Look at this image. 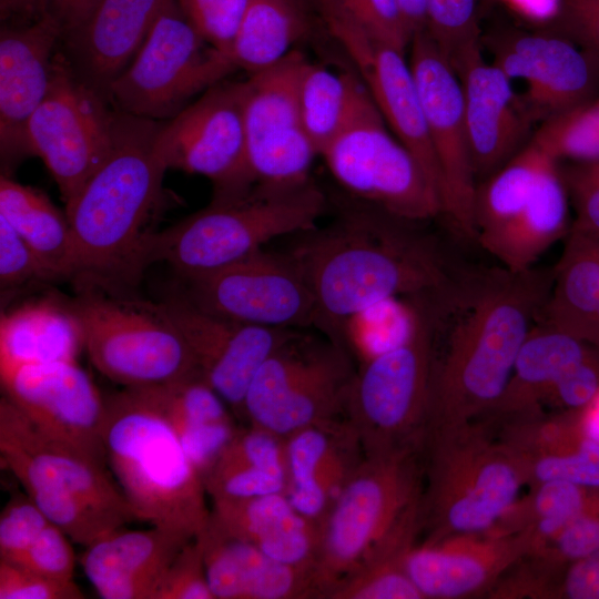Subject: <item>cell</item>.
Returning <instances> with one entry per match:
<instances>
[{"label":"cell","mask_w":599,"mask_h":599,"mask_svg":"<svg viewBox=\"0 0 599 599\" xmlns=\"http://www.w3.org/2000/svg\"><path fill=\"white\" fill-rule=\"evenodd\" d=\"M554 268L463 271L437 300L425 433L478 420L501 397L548 300Z\"/></svg>","instance_id":"6da1fadb"},{"label":"cell","mask_w":599,"mask_h":599,"mask_svg":"<svg viewBox=\"0 0 599 599\" xmlns=\"http://www.w3.org/2000/svg\"><path fill=\"white\" fill-rule=\"evenodd\" d=\"M375 207L349 210L331 225L298 234L287 253L304 273L317 328L343 345L346 324L385 301L434 294L460 274L437 242Z\"/></svg>","instance_id":"7a4b0ae2"},{"label":"cell","mask_w":599,"mask_h":599,"mask_svg":"<svg viewBox=\"0 0 599 599\" xmlns=\"http://www.w3.org/2000/svg\"><path fill=\"white\" fill-rule=\"evenodd\" d=\"M162 121L116 111L112 148L65 203L82 281L130 283L142 268L146 229L167 170L155 151Z\"/></svg>","instance_id":"3957f363"},{"label":"cell","mask_w":599,"mask_h":599,"mask_svg":"<svg viewBox=\"0 0 599 599\" xmlns=\"http://www.w3.org/2000/svg\"><path fill=\"white\" fill-rule=\"evenodd\" d=\"M106 461L139 520L196 538L207 526L203 479L145 387L104 398Z\"/></svg>","instance_id":"277c9868"},{"label":"cell","mask_w":599,"mask_h":599,"mask_svg":"<svg viewBox=\"0 0 599 599\" xmlns=\"http://www.w3.org/2000/svg\"><path fill=\"white\" fill-rule=\"evenodd\" d=\"M327 210L325 193L311 179L295 184L256 183L245 194L211 203L151 232L143 243L142 271L155 262L192 280L235 263L277 237L317 227Z\"/></svg>","instance_id":"5b68a950"},{"label":"cell","mask_w":599,"mask_h":599,"mask_svg":"<svg viewBox=\"0 0 599 599\" xmlns=\"http://www.w3.org/2000/svg\"><path fill=\"white\" fill-rule=\"evenodd\" d=\"M423 461L424 544L489 531L526 485L517 455L481 420L427 432Z\"/></svg>","instance_id":"8992f818"},{"label":"cell","mask_w":599,"mask_h":599,"mask_svg":"<svg viewBox=\"0 0 599 599\" xmlns=\"http://www.w3.org/2000/svg\"><path fill=\"white\" fill-rule=\"evenodd\" d=\"M409 335L364 362L349 385L345 416L365 456L423 445L436 351L437 295L413 296Z\"/></svg>","instance_id":"52a82bcc"},{"label":"cell","mask_w":599,"mask_h":599,"mask_svg":"<svg viewBox=\"0 0 599 599\" xmlns=\"http://www.w3.org/2000/svg\"><path fill=\"white\" fill-rule=\"evenodd\" d=\"M82 282L71 306L80 322L83 347L102 375L124 387L201 376L162 301L121 296L106 284Z\"/></svg>","instance_id":"ba28073f"},{"label":"cell","mask_w":599,"mask_h":599,"mask_svg":"<svg viewBox=\"0 0 599 599\" xmlns=\"http://www.w3.org/2000/svg\"><path fill=\"white\" fill-rule=\"evenodd\" d=\"M423 481V445L364 456L321 524L315 576L322 599L420 498Z\"/></svg>","instance_id":"9c48e42d"},{"label":"cell","mask_w":599,"mask_h":599,"mask_svg":"<svg viewBox=\"0 0 599 599\" xmlns=\"http://www.w3.org/2000/svg\"><path fill=\"white\" fill-rule=\"evenodd\" d=\"M385 123L363 84L344 126L319 155L334 179L372 207L416 223L440 215L437 191Z\"/></svg>","instance_id":"30bf717a"},{"label":"cell","mask_w":599,"mask_h":599,"mask_svg":"<svg viewBox=\"0 0 599 599\" xmlns=\"http://www.w3.org/2000/svg\"><path fill=\"white\" fill-rule=\"evenodd\" d=\"M355 370L344 346L295 333L263 363L252 379L243 417L278 436L345 417Z\"/></svg>","instance_id":"8fae6325"},{"label":"cell","mask_w":599,"mask_h":599,"mask_svg":"<svg viewBox=\"0 0 599 599\" xmlns=\"http://www.w3.org/2000/svg\"><path fill=\"white\" fill-rule=\"evenodd\" d=\"M234 72L226 55L212 48L169 0L142 48L111 83L106 100L119 112L170 120L195 94Z\"/></svg>","instance_id":"7c38bea8"},{"label":"cell","mask_w":599,"mask_h":599,"mask_svg":"<svg viewBox=\"0 0 599 599\" xmlns=\"http://www.w3.org/2000/svg\"><path fill=\"white\" fill-rule=\"evenodd\" d=\"M83 83L60 51L50 90L26 129V153L40 158L67 203L109 154L116 111Z\"/></svg>","instance_id":"4fadbf2b"},{"label":"cell","mask_w":599,"mask_h":599,"mask_svg":"<svg viewBox=\"0 0 599 599\" xmlns=\"http://www.w3.org/2000/svg\"><path fill=\"white\" fill-rule=\"evenodd\" d=\"M155 151L167 170L211 180L215 200L250 191L255 182L247 161L243 81H221L175 116L162 121Z\"/></svg>","instance_id":"5bb4252c"},{"label":"cell","mask_w":599,"mask_h":599,"mask_svg":"<svg viewBox=\"0 0 599 599\" xmlns=\"http://www.w3.org/2000/svg\"><path fill=\"white\" fill-rule=\"evenodd\" d=\"M409 45L408 62L439 169L440 215L458 237L476 243L477 181L459 79L426 30L416 32Z\"/></svg>","instance_id":"9a60e30c"},{"label":"cell","mask_w":599,"mask_h":599,"mask_svg":"<svg viewBox=\"0 0 599 599\" xmlns=\"http://www.w3.org/2000/svg\"><path fill=\"white\" fill-rule=\"evenodd\" d=\"M186 282L195 305L224 318L287 329L317 325L313 292L288 253L262 248Z\"/></svg>","instance_id":"2e32d148"},{"label":"cell","mask_w":599,"mask_h":599,"mask_svg":"<svg viewBox=\"0 0 599 599\" xmlns=\"http://www.w3.org/2000/svg\"><path fill=\"white\" fill-rule=\"evenodd\" d=\"M298 50L243 81L247 161L261 184L307 181L318 155L301 119L298 88L307 63Z\"/></svg>","instance_id":"e0dca14e"},{"label":"cell","mask_w":599,"mask_h":599,"mask_svg":"<svg viewBox=\"0 0 599 599\" xmlns=\"http://www.w3.org/2000/svg\"><path fill=\"white\" fill-rule=\"evenodd\" d=\"M510 80H522L524 104L535 122L599 97V60L558 32L504 30L486 39Z\"/></svg>","instance_id":"ac0fdd59"},{"label":"cell","mask_w":599,"mask_h":599,"mask_svg":"<svg viewBox=\"0 0 599 599\" xmlns=\"http://www.w3.org/2000/svg\"><path fill=\"white\" fill-rule=\"evenodd\" d=\"M4 396L42 433L104 463V398L75 361L0 372Z\"/></svg>","instance_id":"d6986e66"},{"label":"cell","mask_w":599,"mask_h":599,"mask_svg":"<svg viewBox=\"0 0 599 599\" xmlns=\"http://www.w3.org/2000/svg\"><path fill=\"white\" fill-rule=\"evenodd\" d=\"M162 302L189 346L202 378L243 417L252 379L296 329L224 318L200 308L185 293L167 295Z\"/></svg>","instance_id":"ffe728a7"},{"label":"cell","mask_w":599,"mask_h":599,"mask_svg":"<svg viewBox=\"0 0 599 599\" xmlns=\"http://www.w3.org/2000/svg\"><path fill=\"white\" fill-rule=\"evenodd\" d=\"M0 455L24 488H55L139 519L106 463L45 435L6 396L0 400Z\"/></svg>","instance_id":"44dd1931"},{"label":"cell","mask_w":599,"mask_h":599,"mask_svg":"<svg viewBox=\"0 0 599 599\" xmlns=\"http://www.w3.org/2000/svg\"><path fill=\"white\" fill-rule=\"evenodd\" d=\"M463 92L474 174L484 182L528 142L532 120L512 80L487 61L481 41L464 48L451 61Z\"/></svg>","instance_id":"7402d4cb"},{"label":"cell","mask_w":599,"mask_h":599,"mask_svg":"<svg viewBox=\"0 0 599 599\" xmlns=\"http://www.w3.org/2000/svg\"><path fill=\"white\" fill-rule=\"evenodd\" d=\"M325 23L352 59L385 122L418 162L440 199L438 163L405 53L375 41L347 22L326 19Z\"/></svg>","instance_id":"603a6c76"},{"label":"cell","mask_w":599,"mask_h":599,"mask_svg":"<svg viewBox=\"0 0 599 599\" xmlns=\"http://www.w3.org/2000/svg\"><path fill=\"white\" fill-rule=\"evenodd\" d=\"M534 548L531 536L456 535L417 544L406 570L424 599H463L489 592L500 577Z\"/></svg>","instance_id":"cb8c5ba5"},{"label":"cell","mask_w":599,"mask_h":599,"mask_svg":"<svg viewBox=\"0 0 599 599\" xmlns=\"http://www.w3.org/2000/svg\"><path fill=\"white\" fill-rule=\"evenodd\" d=\"M61 38L60 24L47 13L1 27L0 149L6 165L27 155V124L50 90Z\"/></svg>","instance_id":"d4e9b609"},{"label":"cell","mask_w":599,"mask_h":599,"mask_svg":"<svg viewBox=\"0 0 599 599\" xmlns=\"http://www.w3.org/2000/svg\"><path fill=\"white\" fill-rule=\"evenodd\" d=\"M169 0H102L63 34L60 51L73 73L104 98L135 58ZM106 99V98H105Z\"/></svg>","instance_id":"484cf974"},{"label":"cell","mask_w":599,"mask_h":599,"mask_svg":"<svg viewBox=\"0 0 599 599\" xmlns=\"http://www.w3.org/2000/svg\"><path fill=\"white\" fill-rule=\"evenodd\" d=\"M286 456V496L302 516L321 526L365 455L357 433L342 417L290 435Z\"/></svg>","instance_id":"4316f807"},{"label":"cell","mask_w":599,"mask_h":599,"mask_svg":"<svg viewBox=\"0 0 599 599\" xmlns=\"http://www.w3.org/2000/svg\"><path fill=\"white\" fill-rule=\"evenodd\" d=\"M197 538L215 599H321L314 567L276 561L210 519Z\"/></svg>","instance_id":"83f0119b"},{"label":"cell","mask_w":599,"mask_h":599,"mask_svg":"<svg viewBox=\"0 0 599 599\" xmlns=\"http://www.w3.org/2000/svg\"><path fill=\"white\" fill-rule=\"evenodd\" d=\"M194 538L169 528L113 531L87 547L84 573L104 599H154L169 566Z\"/></svg>","instance_id":"f1b7e54d"},{"label":"cell","mask_w":599,"mask_h":599,"mask_svg":"<svg viewBox=\"0 0 599 599\" xmlns=\"http://www.w3.org/2000/svg\"><path fill=\"white\" fill-rule=\"evenodd\" d=\"M210 520L276 561L315 568L321 526L302 516L286 494L214 500Z\"/></svg>","instance_id":"f546056e"},{"label":"cell","mask_w":599,"mask_h":599,"mask_svg":"<svg viewBox=\"0 0 599 599\" xmlns=\"http://www.w3.org/2000/svg\"><path fill=\"white\" fill-rule=\"evenodd\" d=\"M598 349L544 321L535 324L518 353L501 397L478 420L496 427L507 420L542 410L555 385Z\"/></svg>","instance_id":"4dcf8cb0"},{"label":"cell","mask_w":599,"mask_h":599,"mask_svg":"<svg viewBox=\"0 0 599 599\" xmlns=\"http://www.w3.org/2000/svg\"><path fill=\"white\" fill-rule=\"evenodd\" d=\"M569 202L559 163L554 161L524 207L478 244L510 272L530 270L542 253L570 233Z\"/></svg>","instance_id":"1f68e13d"},{"label":"cell","mask_w":599,"mask_h":599,"mask_svg":"<svg viewBox=\"0 0 599 599\" xmlns=\"http://www.w3.org/2000/svg\"><path fill=\"white\" fill-rule=\"evenodd\" d=\"M83 347L71 305L52 300L22 304L0 318V372L27 364L75 361Z\"/></svg>","instance_id":"d6a6232c"},{"label":"cell","mask_w":599,"mask_h":599,"mask_svg":"<svg viewBox=\"0 0 599 599\" xmlns=\"http://www.w3.org/2000/svg\"><path fill=\"white\" fill-rule=\"evenodd\" d=\"M552 268L541 321L599 347V237L570 232Z\"/></svg>","instance_id":"836d02e7"},{"label":"cell","mask_w":599,"mask_h":599,"mask_svg":"<svg viewBox=\"0 0 599 599\" xmlns=\"http://www.w3.org/2000/svg\"><path fill=\"white\" fill-rule=\"evenodd\" d=\"M0 216L32 248L55 280L78 276L69 221L45 195L2 174Z\"/></svg>","instance_id":"e575fe53"},{"label":"cell","mask_w":599,"mask_h":599,"mask_svg":"<svg viewBox=\"0 0 599 599\" xmlns=\"http://www.w3.org/2000/svg\"><path fill=\"white\" fill-rule=\"evenodd\" d=\"M420 534L419 498L327 599H424L406 570L408 555Z\"/></svg>","instance_id":"d590c367"},{"label":"cell","mask_w":599,"mask_h":599,"mask_svg":"<svg viewBox=\"0 0 599 599\" xmlns=\"http://www.w3.org/2000/svg\"><path fill=\"white\" fill-rule=\"evenodd\" d=\"M306 30L301 0H251L235 39L224 54L234 71L256 73L293 51Z\"/></svg>","instance_id":"8d00e7d4"},{"label":"cell","mask_w":599,"mask_h":599,"mask_svg":"<svg viewBox=\"0 0 599 599\" xmlns=\"http://www.w3.org/2000/svg\"><path fill=\"white\" fill-rule=\"evenodd\" d=\"M598 497L599 488L562 480L545 481L517 498L485 534L502 536L526 531L532 538L534 551L545 547Z\"/></svg>","instance_id":"74e56055"},{"label":"cell","mask_w":599,"mask_h":599,"mask_svg":"<svg viewBox=\"0 0 599 599\" xmlns=\"http://www.w3.org/2000/svg\"><path fill=\"white\" fill-rule=\"evenodd\" d=\"M554 160L529 142L502 167L477 186L474 209L476 243L506 225L528 202Z\"/></svg>","instance_id":"f35d334b"},{"label":"cell","mask_w":599,"mask_h":599,"mask_svg":"<svg viewBox=\"0 0 599 599\" xmlns=\"http://www.w3.org/2000/svg\"><path fill=\"white\" fill-rule=\"evenodd\" d=\"M363 81L357 72L336 73L309 61L298 88L303 126L318 155L347 121Z\"/></svg>","instance_id":"ab89813d"},{"label":"cell","mask_w":599,"mask_h":599,"mask_svg":"<svg viewBox=\"0 0 599 599\" xmlns=\"http://www.w3.org/2000/svg\"><path fill=\"white\" fill-rule=\"evenodd\" d=\"M24 489L50 522L72 541L85 547L133 520L124 514L103 508L68 491L45 486Z\"/></svg>","instance_id":"60d3db41"},{"label":"cell","mask_w":599,"mask_h":599,"mask_svg":"<svg viewBox=\"0 0 599 599\" xmlns=\"http://www.w3.org/2000/svg\"><path fill=\"white\" fill-rule=\"evenodd\" d=\"M530 141L557 162L599 160V97L545 120Z\"/></svg>","instance_id":"b9f144b4"},{"label":"cell","mask_w":599,"mask_h":599,"mask_svg":"<svg viewBox=\"0 0 599 599\" xmlns=\"http://www.w3.org/2000/svg\"><path fill=\"white\" fill-rule=\"evenodd\" d=\"M324 19L347 22L385 45L405 53L413 34L397 0H318Z\"/></svg>","instance_id":"7bdbcfd3"},{"label":"cell","mask_w":599,"mask_h":599,"mask_svg":"<svg viewBox=\"0 0 599 599\" xmlns=\"http://www.w3.org/2000/svg\"><path fill=\"white\" fill-rule=\"evenodd\" d=\"M518 458L529 487L545 481L562 480L599 488V444L587 438L575 445Z\"/></svg>","instance_id":"ee69618b"},{"label":"cell","mask_w":599,"mask_h":599,"mask_svg":"<svg viewBox=\"0 0 599 599\" xmlns=\"http://www.w3.org/2000/svg\"><path fill=\"white\" fill-rule=\"evenodd\" d=\"M426 32L449 63L466 47L480 42L478 0H425Z\"/></svg>","instance_id":"f6af8a7d"},{"label":"cell","mask_w":599,"mask_h":599,"mask_svg":"<svg viewBox=\"0 0 599 599\" xmlns=\"http://www.w3.org/2000/svg\"><path fill=\"white\" fill-rule=\"evenodd\" d=\"M251 0H176L194 30L225 53L232 45Z\"/></svg>","instance_id":"bcb514c9"},{"label":"cell","mask_w":599,"mask_h":599,"mask_svg":"<svg viewBox=\"0 0 599 599\" xmlns=\"http://www.w3.org/2000/svg\"><path fill=\"white\" fill-rule=\"evenodd\" d=\"M206 494L214 500H241L258 496L286 494L287 483L262 469L217 460L203 477Z\"/></svg>","instance_id":"7dc6e473"},{"label":"cell","mask_w":599,"mask_h":599,"mask_svg":"<svg viewBox=\"0 0 599 599\" xmlns=\"http://www.w3.org/2000/svg\"><path fill=\"white\" fill-rule=\"evenodd\" d=\"M217 460L252 466L287 483L286 438L256 426L237 427Z\"/></svg>","instance_id":"c3c4849f"},{"label":"cell","mask_w":599,"mask_h":599,"mask_svg":"<svg viewBox=\"0 0 599 599\" xmlns=\"http://www.w3.org/2000/svg\"><path fill=\"white\" fill-rule=\"evenodd\" d=\"M559 170L575 210L570 232L599 237V160L569 161Z\"/></svg>","instance_id":"681fc988"},{"label":"cell","mask_w":599,"mask_h":599,"mask_svg":"<svg viewBox=\"0 0 599 599\" xmlns=\"http://www.w3.org/2000/svg\"><path fill=\"white\" fill-rule=\"evenodd\" d=\"M154 599H215L207 582L203 549L197 537L177 552Z\"/></svg>","instance_id":"f907efd6"},{"label":"cell","mask_w":599,"mask_h":599,"mask_svg":"<svg viewBox=\"0 0 599 599\" xmlns=\"http://www.w3.org/2000/svg\"><path fill=\"white\" fill-rule=\"evenodd\" d=\"M55 280L32 248L0 216V284L2 292Z\"/></svg>","instance_id":"816d5d0a"},{"label":"cell","mask_w":599,"mask_h":599,"mask_svg":"<svg viewBox=\"0 0 599 599\" xmlns=\"http://www.w3.org/2000/svg\"><path fill=\"white\" fill-rule=\"evenodd\" d=\"M49 522L29 496L11 498L0 516V560L19 559Z\"/></svg>","instance_id":"f5cc1de1"},{"label":"cell","mask_w":599,"mask_h":599,"mask_svg":"<svg viewBox=\"0 0 599 599\" xmlns=\"http://www.w3.org/2000/svg\"><path fill=\"white\" fill-rule=\"evenodd\" d=\"M70 540L59 527L49 522L24 554L11 564L50 579L71 581L75 556Z\"/></svg>","instance_id":"db71d44e"},{"label":"cell","mask_w":599,"mask_h":599,"mask_svg":"<svg viewBox=\"0 0 599 599\" xmlns=\"http://www.w3.org/2000/svg\"><path fill=\"white\" fill-rule=\"evenodd\" d=\"M537 550L566 566L598 552L599 497L545 547Z\"/></svg>","instance_id":"11a10c76"},{"label":"cell","mask_w":599,"mask_h":599,"mask_svg":"<svg viewBox=\"0 0 599 599\" xmlns=\"http://www.w3.org/2000/svg\"><path fill=\"white\" fill-rule=\"evenodd\" d=\"M74 580L47 578L16 564L0 560V599H83Z\"/></svg>","instance_id":"9f6ffc18"},{"label":"cell","mask_w":599,"mask_h":599,"mask_svg":"<svg viewBox=\"0 0 599 599\" xmlns=\"http://www.w3.org/2000/svg\"><path fill=\"white\" fill-rule=\"evenodd\" d=\"M556 29L599 60V0H558Z\"/></svg>","instance_id":"6f0895ef"},{"label":"cell","mask_w":599,"mask_h":599,"mask_svg":"<svg viewBox=\"0 0 599 599\" xmlns=\"http://www.w3.org/2000/svg\"><path fill=\"white\" fill-rule=\"evenodd\" d=\"M558 599H599V551L568 566Z\"/></svg>","instance_id":"680465c9"},{"label":"cell","mask_w":599,"mask_h":599,"mask_svg":"<svg viewBox=\"0 0 599 599\" xmlns=\"http://www.w3.org/2000/svg\"><path fill=\"white\" fill-rule=\"evenodd\" d=\"M102 0H43V13L60 24L62 35L82 24Z\"/></svg>","instance_id":"91938a15"},{"label":"cell","mask_w":599,"mask_h":599,"mask_svg":"<svg viewBox=\"0 0 599 599\" xmlns=\"http://www.w3.org/2000/svg\"><path fill=\"white\" fill-rule=\"evenodd\" d=\"M43 0H0L1 20H35L43 14Z\"/></svg>","instance_id":"94428289"},{"label":"cell","mask_w":599,"mask_h":599,"mask_svg":"<svg viewBox=\"0 0 599 599\" xmlns=\"http://www.w3.org/2000/svg\"><path fill=\"white\" fill-rule=\"evenodd\" d=\"M576 412L583 436L599 444V392L583 408Z\"/></svg>","instance_id":"6125c7cd"},{"label":"cell","mask_w":599,"mask_h":599,"mask_svg":"<svg viewBox=\"0 0 599 599\" xmlns=\"http://www.w3.org/2000/svg\"><path fill=\"white\" fill-rule=\"evenodd\" d=\"M397 2L413 35L426 29L425 0H397Z\"/></svg>","instance_id":"be15d7a7"}]
</instances>
